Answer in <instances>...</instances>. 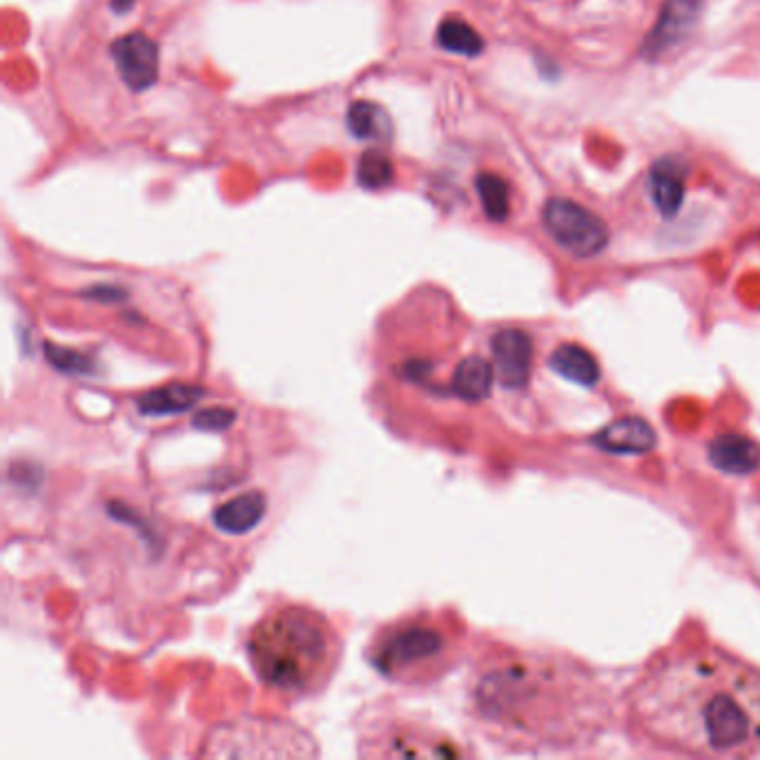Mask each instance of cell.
Masks as SVG:
<instances>
[{
	"label": "cell",
	"mask_w": 760,
	"mask_h": 760,
	"mask_svg": "<svg viewBox=\"0 0 760 760\" xmlns=\"http://www.w3.org/2000/svg\"><path fill=\"white\" fill-rule=\"evenodd\" d=\"M629 738L658 753L753 758L760 753V669L714 642L653 655L625 696Z\"/></svg>",
	"instance_id": "6da1fadb"
},
{
	"label": "cell",
	"mask_w": 760,
	"mask_h": 760,
	"mask_svg": "<svg viewBox=\"0 0 760 760\" xmlns=\"http://www.w3.org/2000/svg\"><path fill=\"white\" fill-rule=\"evenodd\" d=\"M478 727L497 745L529 753H569L612 727L614 698L578 658L506 647L486 655L469 683Z\"/></svg>",
	"instance_id": "7a4b0ae2"
},
{
	"label": "cell",
	"mask_w": 760,
	"mask_h": 760,
	"mask_svg": "<svg viewBox=\"0 0 760 760\" xmlns=\"http://www.w3.org/2000/svg\"><path fill=\"white\" fill-rule=\"evenodd\" d=\"M252 672L275 693L311 698L322 693L341 661V640L333 623L309 604H279L248 634Z\"/></svg>",
	"instance_id": "3957f363"
},
{
	"label": "cell",
	"mask_w": 760,
	"mask_h": 760,
	"mask_svg": "<svg viewBox=\"0 0 760 760\" xmlns=\"http://www.w3.org/2000/svg\"><path fill=\"white\" fill-rule=\"evenodd\" d=\"M460 649L455 620L422 612L382 627L369 644V661L390 683L429 685L458 665Z\"/></svg>",
	"instance_id": "277c9868"
},
{
	"label": "cell",
	"mask_w": 760,
	"mask_h": 760,
	"mask_svg": "<svg viewBox=\"0 0 760 760\" xmlns=\"http://www.w3.org/2000/svg\"><path fill=\"white\" fill-rule=\"evenodd\" d=\"M204 756H317V747L292 723L243 719L215 729Z\"/></svg>",
	"instance_id": "5b68a950"
},
{
	"label": "cell",
	"mask_w": 760,
	"mask_h": 760,
	"mask_svg": "<svg viewBox=\"0 0 760 760\" xmlns=\"http://www.w3.org/2000/svg\"><path fill=\"white\" fill-rule=\"evenodd\" d=\"M542 226L557 245L578 260L598 257L610 245V226L571 198H548L542 208Z\"/></svg>",
	"instance_id": "8992f818"
},
{
	"label": "cell",
	"mask_w": 760,
	"mask_h": 760,
	"mask_svg": "<svg viewBox=\"0 0 760 760\" xmlns=\"http://www.w3.org/2000/svg\"><path fill=\"white\" fill-rule=\"evenodd\" d=\"M702 8L704 0H665L661 14H658L651 32L642 43V57L661 59L680 43H685L693 32Z\"/></svg>",
	"instance_id": "52a82bcc"
},
{
	"label": "cell",
	"mask_w": 760,
	"mask_h": 760,
	"mask_svg": "<svg viewBox=\"0 0 760 760\" xmlns=\"http://www.w3.org/2000/svg\"><path fill=\"white\" fill-rule=\"evenodd\" d=\"M112 61L132 92H143L159 79V47L145 34L132 32L112 43Z\"/></svg>",
	"instance_id": "ba28073f"
},
{
	"label": "cell",
	"mask_w": 760,
	"mask_h": 760,
	"mask_svg": "<svg viewBox=\"0 0 760 760\" xmlns=\"http://www.w3.org/2000/svg\"><path fill=\"white\" fill-rule=\"evenodd\" d=\"M493 369L504 388H524L533 369V339L518 328L497 330L491 339Z\"/></svg>",
	"instance_id": "9c48e42d"
},
{
	"label": "cell",
	"mask_w": 760,
	"mask_h": 760,
	"mask_svg": "<svg viewBox=\"0 0 760 760\" xmlns=\"http://www.w3.org/2000/svg\"><path fill=\"white\" fill-rule=\"evenodd\" d=\"M377 753L382 756H462L465 751L455 745L453 740L433 734L422 732L411 725L395 723L386 727L382 736H377Z\"/></svg>",
	"instance_id": "30bf717a"
},
{
	"label": "cell",
	"mask_w": 760,
	"mask_h": 760,
	"mask_svg": "<svg viewBox=\"0 0 760 760\" xmlns=\"http://www.w3.org/2000/svg\"><path fill=\"white\" fill-rule=\"evenodd\" d=\"M685 179L687 166L678 157H663L653 161L649 168V196L653 208L665 219H672L680 213L685 201Z\"/></svg>",
	"instance_id": "8fae6325"
},
{
	"label": "cell",
	"mask_w": 760,
	"mask_h": 760,
	"mask_svg": "<svg viewBox=\"0 0 760 760\" xmlns=\"http://www.w3.org/2000/svg\"><path fill=\"white\" fill-rule=\"evenodd\" d=\"M264 516H266V495L262 491H250L221 504L219 509H215L213 520L217 529L239 535L255 529L264 520Z\"/></svg>",
	"instance_id": "7c38bea8"
},
{
	"label": "cell",
	"mask_w": 760,
	"mask_h": 760,
	"mask_svg": "<svg viewBox=\"0 0 760 760\" xmlns=\"http://www.w3.org/2000/svg\"><path fill=\"white\" fill-rule=\"evenodd\" d=\"M709 460L732 475H747L758 469L760 448L743 435H721L709 444Z\"/></svg>",
	"instance_id": "4fadbf2b"
},
{
	"label": "cell",
	"mask_w": 760,
	"mask_h": 760,
	"mask_svg": "<svg viewBox=\"0 0 760 760\" xmlns=\"http://www.w3.org/2000/svg\"><path fill=\"white\" fill-rule=\"evenodd\" d=\"M551 366L555 373H560L567 379L582 386H593L600 379V369L593 360V354L576 343H565L557 348L551 354Z\"/></svg>",
	"instance_id": "5bb4252c"
},
{
	"label": "cell",
	"mask_w": 760,
	"mask_h": 760,
	"mask_svg": "<svg viewBox=\"0 0 760 760\" xmlns=\"http://www.w3.org/2000/svg\"><path fill=\"white\" fill-rule=\"evenodd\" d=\"M598 444L618 453H640L653 446V431L642 420H623L604 429Z\"/></svg>",
	"instance_id": "9a60e30c"
},
{
	"label": "cell",
	"mask_w": 760,
	"mask_h": 760,
	"mask_svg": "<svg viewBox=\"0 0 760 760\" xmlns=\"http://www.w3.org/2000/svg\"><path fill=\"white\" fill-rule=\"evenodd\" d=\"M493 384V366L473 354L467 358L453 375V390L467 401H480L488 395Z\"/></svg>",
	"instance_id": "2e32d148"
},
{
	"label": "cell",
	"mask_w": 760,
	"mask_h": 760,
	"mask_svg": "<svg viewBox=\"0 0 760 760\" xmlns=\"http://www.w3.org/2000/svg\"><path fill=\"white\" fill-rule=\"evenodd\" d=\"M346 123L350 134L362 141H377L390 136L388 114L379 106L371 104V100H358V104H352L348 108Z\"/></svg>",
	"instance_id": "e0dca14e"
},
{
	"label": "cell",
	"mask_w": 760,
	"mask_h": 760,
	"mask_svg": "<svg viewBox=\"0 0 760 760\" xmlns=\"http://www.w3.org/2000/svg\"><path fill=\"white\" fill-rule=\"evenodd\" d=\"M437 43L446 52L475 59L484 52V38L462 19H444L437 29Z\"/></svg>",
	"instance_id": "ac0fdd59"
},
{
	"label": "cell",
	"mask_w": 760,
	"mask_h": 760,
	"mask_svg": "<svg viewBox=\"0 0 760 760\" xmlns=\"http://www.w3.org/2000/svg\"><path fill=\"white\" fill-rule=\"evenodd\" d=\"M478 194L482 201L484 215L491 221H504L511 213V198H509V183L493 172H482L475 181Z\"/></svg>",
	"instance_id": "d6986e66"
},
{
	"label": "cell",
	"mask_w": 760,
	"mask_h": 760,
	"mask_svg": "<svg viewBox=\"0 0 760 760\" xmlns=\"http://www.w3.org/2000/svg\"><path fill=\"white\" fill-rule=\"evenodd\" d=\"M395 179L393 161L379 149H369L358 164V183L366 190H382Z\"/></svg>",
	"instance_id": "ffe728a7"
},
{
	"label": "cell",
	"mask_w": 760,
	"mask_h": 760,
	"mask_svg": "<svg viewBox=\"0 0 760 760\" xmlns=\"http://www.w3.org/2000/svg\"><path fill=\"white\" fill-rule=\"evenodd\" d=\"M196 397H198L196 388H190V386H168V388L149 393L141 401V409L145 413H174V411L188 409Z\"/></svg>",
	"instance_id": "44dd1931"
},
{
	"label": "cell",
	"mask_w": 760,
	"mask_h": 760,
	"mask_svg": "<svg viewBox=\"0 0 760 760\" xmlns=\"http://www.w3.org/2000/svg\"><path fill=\"white\" fill-rule=\"evenodd\" d=\"M136 3H138V0H110V8L117 14H128Z\"/></svg>",
	"instance_id": "7402d4cb"
}]
</instances>
